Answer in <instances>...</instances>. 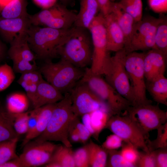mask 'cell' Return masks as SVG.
<instances>
[{
  "label": "cell",
  "instance_id": "obj_1",
  "mask_svg": "<svg viewBox=\"0 0 167 167\" xmlns=\"http://www.w3.org/2000/svg\"><path fill=\"white\" fill-rule=\"evenodd\" d=\"M72 27L68 29H58L31 24L27 31V39L36 58L45 62L60 57V50Z\"/></svg>",
  "mask_w": 167,
  "mask_h": 167
},
{
  "label": "cell",
  "instance_id": "obj_2",
  "mask_svg": "<svg viewBox=\"0 0 167 167\" xmlns=\"http://www.w3.org/2000/svg\"><path fill=\"white\" fill-rule=\"evenodd\" d=\"M75 116L72 110L70 92L66 93L61 100L55 104L46 129L35 140L39 142L58 141L66 146L72 147L69 135Z\"/></svg>",
  "mask_w": 167,
  "mask_h": 167
},
{
  "label": "cell",
  "instance_id": "obj_3",
  "mask_svg": "<svg viewBox=\"0 0 167 167\" xmlns=\"http://www.w3.org/2000/svg\"><path fill=\"white\" fill-rule=\"evenodd\" d=\"M92 53V38L89 30L74 26L59 54L61 58L83 69L91 64Z\"/></svg>",
  "mask_w": 167,
  "mask_h": 167
},
{
  "label": "cell",
  "instance_id": "obj_4",
  "mask_svg": "<svg viewBox=\"0 0 167 167\" xmlns=\"http://www.w3.org/2000/svg\"><path fill=\"white\" fill-rule=\"evenodd\" d=\"M39 70L44 79L63 95L70 92L80 80L84 71L61 58L56 62L45 61Z\"/></svg>",
  "mask_w": 167,
  "mask_h": 167
},
{
  "label": "cell",
  "instance_id": "obj_5",
  "mask_svg": "<svg viewBox=\"0 0 167 167\" xmlns=\"http://www.w3.org/2000/svg\"><path fill=\"white\" fill-rule=\"evenodd\" d=\"M86 84L97 96L105 101L113 115L121 114L131 106V103L121 95L101 75L93 73L90 67L84 69L79 81Z\"/></svg>",
  "mask_w": 167,
  "mask_h": 167
},
{
  "label": "cell",
  "instance_id": "obj_6",
  "mask_svg": "<svg viewBox=\"0 0 167 167\" xmlns=\"http://www.w3.org/2000/svg\"><path fill=\"white\" fill-rule=\"evenodd\" d=\"M88 30L92 43V53L91 67L94 74L103 75L111 56L108 50L104 17L100 12L95 17Z\"/></svg>",
  "mask_w": 167,
  "mask_h": 167
},
{
  "label": "cell",
  "instance_id": "obj_7",
  "mask_svg": "<svg viewBox=\"0 0 167 167\" xmlns=\"http://www.w3.org/2000/svg\"><path fill=\"white\" fill-rule=\"evenodd\" d=\"M126 53L124 48L111 56L103 75L105 80L133 106L135 99L124 62Z\"/></svg>",
  "mask_w": 167,
  "mask_h": 167
},
{
  "label": "cell",
  "instance_id": "obj_8",
  "mask_svg": "<svg viewBox=\"0 0 167 167\" xmlns=\"http://www.w3.org/2000/svg\"><path fill=\"white\" fill-rule=\"evenodd\" d=\"M144 55V52H126L124 58L125 66L135 99L134 105L152 103L146 96L143 64Z\"/></svg>",
  "mask_w": 167,
  "mask_h": 167
},
{
  "label": "cell",
  "instance_id": "obj_9",
  "mask_svg": "<svg viewBox=\"0 0 167 167\" xmlns=\"http://www.w3.org/2000/svg\"><path fill=\"white\" fill-rule=\"evenodd\" d=\"M127 114L143 134L147 140L149 132L157 129L167 121V112L161 109L158 105L152 103L131 106Z\"/></svg>",
  "mask_w": 167,
  "mask_h": 167
},
{
  "label": "cell",
  "instance_id": "obj_10",
  "mask_svg": "<svg viewBox=\"0 0 167 167\" xmlns=\"http://www.w3.org/2000/svg\"><path fill=\"white\" fill-rule=\"evenodd\" d=\"M105 128L119 136L124 142L131 143L143 151L149 152L146 143V138L127 115H112Z\"/></svg>",
  "mask_w": 167,
  "mask_h": 167
},
{
  "label": "cell",
  "instance_id": "obj_11",
  "mask_svg": "<svg viewBox=\"0 0 167 167\" xmlns=\"http://www.w3.org/2000/svg\"><path fill=\"white\" fill-rule=\"evenodd\" d=\"M70 92L72 110L76 117H82L98 109L108 111L112 113L107 103L84 83L79 81Z\"/></svg>",
  "mask_w": 167,
  "mask_h": 167
},
{
  "label": "cell",
  "instance_id": "obj_12",
  "mask_svg": "<svg viewBox=\"0 0 167 167\" xmlns=\"http://www.w3.org/2000/svg\"><path fill=\"white\" fill-rule=\"evenodd\" d=\"M58 145L49 141H29L19 156L23 167L44 165L49 161Z\"/></svg>",
  "mask_w": 167,
  "mask_h": 167
},
{
  "label": "cell",
  "instance_id": "obj_13",
  "mask_svg": "<svg viewBox=\"0 0 167 167\" xmlns=\"http://www.w3.org/2000/svg\"><path fill=\"white\" fill-rule=\"evenodd\" d=\"M31 25L28 16L12 19H0V34L4 40L10 44L26 36Z\"/></svg>",
  "mask_w": 167,
  "mask_h": 167
},
{
  "label": "cell",
  "instance_id": "obj_14",
  "mask_svg": "<svg viewBox=\"0 0 167 167\" xmlns=\"http://www.w3.org/2000/svg\"><path fill=\"white\" fill-rule=\"evenodd\" d=\"M167 56L156 49L144 51L143 64L145 81L164 75Z\"/></svg>",
  "mask_w": 167,
  "mask_h": 167
},
{
  "label": "cell",
  "instance_id": "obj_15",
  "mask_svg": "<svg viewBox=\"0 0 167 167\" xmlns=\"http://www.w3.org/2000/svg\"><path fill=\"white\" fill-rule=\"evenodd\" d=\"M104 17L108 50L116 52L123 49L124 36L113 14L110 13Z\"/></svg>",
  "mask_w": 167,
  "mask_h": 167
},
{
  "label": "cell",
  "instance_id": "obj_16",
  "mask_svg": "<svg viewBox=\"0 0 167 167\" xmlns=\"http://www.w3.org/2000/svg\"><path fill=\"white\" fill-rule=\"evenodd\" d=\"M165 16L161 15L156 18L152 16L142 18L134 25L129 43L125 49L127 52L129 48L138 41L147 36L163 20Z\"/></svg>",
  "mask_w": 167,
  "mask_h": 167
},
{
  "label": "cell",
  "instance_id": "obj_17",
  "mask_svg": "<svg viewBox=\"0 0 167 167\" xmlns=\"http://www.w3.org/2000/svg\"><path fill=\"white\" fill-rule=\"evenodd\" d=\"M64 95L44 78L37 85L36 101L34 108L56 103L61 100Z\"/></svg>",
  "mask_w": 167,
  "mask_h": 167
},
{
  "label": "cell",
  "instance_id": "obj_18",
  "mask_svg": "<svg viewBox=\"0 0 167 167\" xmlns=\"http://www.w3.org/2000/svg\"><path fill=\"white\" fill-rule=\"evenodd\" d=\"M99 11L96 0H80V9L76 14L74 26L88 29Z\"/></svg>",
  "mask_w": 167,
  "mask_h": 167
},
{
  "label": "cell",
  "instance_id": "obj_19",
  "mask_svg": "<svg viewBox=\"0 0 167 167\" xmlns=\"http://www.w3.org/2000/svg\"><path fill=\"white\" fill-rule=\"evenodd\" d=\"M110 13H112L124 36V48L128 46L135 23L133 17L122 10L117 2H112Z\"/></svg>",
  "mask_w": 167,
  "mask_h": 167
},
{
  "label": "cell",
  "instance_id": "obj_20",
  "mask_svg": "<svg viewBox=\"0 0 167 167\" xmlns=\"http://www.w3.org/2000/svg\"><path fill=\"white\" fill-rule=\"evenodd\" d=\"M146 90L158 104L167 105V79L164 75L145 81Z\"/></svg>",
  "mask_w": 167,
  "mask_h": 167
},
{
  "label": "cell",
  "instance_id": "obj_21",
  "mask_svg": "<svg viewBox=\"0 0 167 167\" xmlns=\"http://www.w3.org/2000/svg\"><path fill=\"white\" fill-rule=\"evenodd\" d=\"M55 104H48L41 107L38 119L35 128L30 133L26 135L22 143V146L39 136L45 131L51 116Z\"/></svg>",
  "mask_w": 167,
  "mask_h": 167
},
{
  "label": "cell",
  "instance_id": "obj_22",
  "mask_svg": "<svg viewBox=\"0 0 167 167\" xmlns=\"http://www.w3.org/2000/svg\"><path fill=\"white\" fill-rule=\"evenodd\" d=\"M15 113L0 107V143L19 138L14 127Z\"/></svg>",
  "mask_w": 167,
  "mask_h": 167
},
{
  "label": "cell",
  "instance_id": "obj_23",
  "mask_svg": "<svg viewBox=\"0 0 167 167\" xmlns=\"http://www.w3.org/2000/svg\"><path fill=\"white\" fill-rule=\"evenodd\" d=\"M26 36L10 44L8 54L10 58L17 57L31 62H35L36 58L29 46Z\"/></svg>",
  "mask_w": 167,
  "mask_h": 167
},
{
  "label": "cell",
  "instance_id": "obj_24",
  "mask_svg": "<svg viewBox=\"0 0 167 167\" xmlns=\"http://www.w3.org/2000/svg\"><path fill=\"white\" fill-rule=\"evenodd\" d=\"M27 3L25 0H13L0 7V19H12L27 17Z\"/></svg>",
  "mask_w": 167,
  "mask_h": 167
},
{
  "label": "cell",
  "instance_id": "obj_25",
  "mask_svg": "<svg viewBox=\"0 0 167 167\" xmlns=\"http://www.w3.org/2000/svg\"><path fill=\"white\" fill-rule=\"evenodd\" d=\"M77 14L66 7L45 26L58 29H68L74 25Z\"/></svg>",
  "mask_w": 167,
  "mask_h": 167
},
{
  "label": "cell",
  "instance_id": "obj_26",
  "mask_svg": "<svg viewBox=\"0 0 167 167\" xmlns=\"http://www.w3.org/2000/svg\"><path fill=\"white\" fill-rule=\"evenodd\" d=\"M66 6L56 3L52 7L43 10L33 15H29L28 18L31 25L44 26L56 15L62 11Z\"/></svg>",
  "mask_w": 167,
  "mask_h": 167
},
{
  "label": "cell",
  "instance_id": "obj_27",
  "mask_svg": "<svg viewBox=\"0 0 167 167\" xmlns=\"http://www.w3.org/2000/svg\"><path fill=\"white\" fill-rule=\"evenodd\" d=\"M29 100L26 94L23 93H11L6 98L5 109L8 112L13 113L26 112L29 107Z\"/></svg>",
  "mask_w": 167,
  "mask_h": 167
},
{
  "label": "cell",
  "instance_id": "obj_28",
  "mask_svg": "<svg viewBox=\"0 0 167 167\" xmlns=\"http://www.w3.org/2000/svg\"><path fill=\"white\" fill-rule=\"evenodd\" d=\"M87 144L89 152L90 167H106L108 151L92 140Z\"/></svg>",
  "mask_w": 167,
  "mask_h": 167
},
{
  "label": "cell",
  "instance_id": "obj_29",
  "mask_svg": "<svg viewBox=\"0 0 167 167\" xmlns=\"http://www.w3.org/2000/svg\"><path fill=\"white\" fill-rule=\"evenodd\" d=\"M50 162L57 163L60 167H75L74 151L71 147L58 144L49 162Z\"/></svg>",
  "mask_w": 167,
  "mask_h": 167
},
{
  "label": "cell",
  "instance_id": "obj_30",
  "mask_svg": "<svg viewBox=\"0 0 167 167\" xmlns=\"http://www.w3.org/2000/svg\"><path fill=\"white\" fill-rule=\"evenodd\" d=\"M90 120L94 135L93 137L98 140L99 135L102 130L105 128L107 123L112 114L109 111L98 109L91 113Z\"/></svg>",
  "mask_w": 167,
  "mask_h": 167
},
{
  "label": "cell",
  "instance_id": "obj_31",
  "mask_svg": "<svg viewBox=\"0 0 167 167\" xmlns=\"http://www.w3.org/2000/svg\"><path fill=\"white\" fill-rule=\"evenodd\" d=\"M117 3L122 10L133 17L135 22L141 20L143 15L142 0H120Z\"/></svg>",
  "mask_w": 167,
  "mask_h": 167
},
{
  "label": "cell",
  "instance_id": "obj_32",
  "mask_svg": "<svg viewBox=\"0 0 167 167\" xmlns=\"http://www.w3.org/2000/svg\"><path fill=\"white\" fill-rule=\"evenodd\" d=\"M19 138L0 143V166L5 162L18 157L16 148Z\"/></svg>",
  "mask_w": 167,
  "mask_h": 167
},
{
  "label": "cell",
  "instance_id": "obj_33",
  "mask_svg": "<svg viewBox=\"0 0 167 167\" xmlns=\"http://www.w3.org/2000/svg\"><path fill=\"white\" fill-rule=\"evenodd\" d=\"M155 44L156 49L167 55V20L165 16L157 27Z\"/></svg>",
  "mask_w": 167,
  "mask_h": 167
},
{
  "label": "cell",
  "instance_id": "obj_34",
  "mask_svg": "<svg viewBox=\"0 0 167 167\" xmlns=\"http://www.w3.org/2000/svg\"><path fill=\"white\" fill-rule=\"evenodd\" d=\"M156 130L157 135L156 139L152 141L148 139L147 140L146 143L149 151L167 148V122Z\"/></svg>",
  "mask_w": 167,
  "mask_h": 167
},
{
  "label": "cell",
  "instance_id": "obj_35",
  "mask_svg": "<svg viewBox=\"0 0 167 167\" xmlns=\"http://www.w3.org/2000/svg\"><path fill=\"white\" fill-rule=\"evenodd\" d=\"M15 78L12 68L6 63L0 66V92L7 88Z\"/></svg>",
  "mask_w": 167,
  "mask_h": 167
},
{
  "label": "cell",
  "instance_id": "obj_36",
  "mask_svg": "<svg viewBox=\"0 0 167 167\" xmlns=\"http://www.w3.org/2000/svg\"><path fill=\"white\" fill-rule=\"evenodd\" d=\"M138 149L132 144L123 142L120 151L122 156L126 161L137 167L136 164L140 154Z\"/></svg>",
  "mask_w": 167,
  "mask_h": 167
},
{
  "label": "cell",
  "instance_id": "obj_37",
  "mask_svg": "<svg viewBox=\"0 0 167 167\" xmlns=\"http://www.w3.org/2000/svg\"><path fill=\"white\" fill-rule=\"evenodd\" d=\"M10 59L13 62L12 68L15 73L22 74L39 70L36 62H31L17 57H13Z\"/></svg>",
  "mask_w": 167,
  "mask_h": 167
},
{
  "label": "cell",
  "instance_id": "obj_38",
  "mask_svg": "<svg viewBox=\"0 0 167 167\" xmlns=\"http://www.w3.org/2000/svg\"><path fill=\"white\" fill-rule=\"evenodd\" d=\"M108 153L106 166L109 167H135L126 161L122 156L120 150L107 151Z\"/></svg>",
  "mask_w": 167,
  "mask_h": 167
},
{
  "label": "cell",
  "instance_id": "obj_39",
  "mask_svg": "<svg viewBox=\"0 0 167 167\" xmlns=\"http://www.w3.org/2000/svg\"><path fill=\"white\" fill-rule=\"evenodd\" d=\"M75 167H90L89 152L87 144L74 151Z\"/></svg>",
  "mask_w": 167,
  "mask_h": 167
},
{
  "label": "cell",
  "instance_id": "obj_40",
  "mask_svg": "<svg viewBox=\"0 0 167 167\" xmlns=\"http://www.w3.org/2000/svg\"><path fill=\"white\" fill-rule=\"evenodd\" d=\"M29 112L15 113L14 127L17 133L20 135L26 134L28 131V121Z\"/></svg>",
  "mask_w": 167,
  "mask_h": 167
},
{
  "label": "cell",
  "instance_id": "obj_41",
  "mask_svg": "<svg viewBox=\"0 0 167 167\" xmlns=\"http://www.w3.org/2000/svg\"><path fill=\"white\" fill-rule=\"evenodd\" d=\"M71 125L77 130L80 138V142L85 144L92 136L89 130L79 119V117L75 116Z\"/></svg>",
  "mask_w": 167,
  "mask_h": 167
},
{
  "label": "cell",
  "instance_id": "obj_42",
  "mask_svg": "<svg viewBox=\"0 0 167 167\" xmlns=\"http://www.w3.org/2000/svg\"><path fill=\"white\" fill-rule=\"evenodd\" d=\"M136 166L139 167H156L154 151L148 152L143 151L140 152L139 156Z\"/></svg>",
  "mask_w": 167,
  "mask_h": 167
},
{
  "label": "cell",
  "instance_id": "obj_43",
  "mask_svg": "<svg viewBox=\"0 0 167 167\" xmlns=\"http://www.w3.org/2000/svg\"><path fill=\"white\" fill-rule=\"evenodd\" d=\"M123 142L119 136L113 133L107 136L101 146L107 151L118 150L121 148Z\"/></svg>",
  "mask_w": 167,
  "mask_h": 167
},
{
  "label": "cell",
  "instance_id": "obj_44",
  "mask_svg": "<svg viewBox=\"0 0 167 167\" xmlns=\"http://www.w3.org/2000/svg\"><path fill=\"white\" fill-rule=\"evenodd\" d=\"M41 73L38 70L27 72L21 74L17 81H21L27 83L38 84L43 79Z\"/></svg>",
  "mask_w": 167,
  "mask_h": 167
},
{
  "label": "cell",
  "instance_id": "obj_45",
  "mask_svg": "<svg viewBox=\"0 0 167 167\" xmlns=\"http://www.w3.org/2000/svg\"><path fill=\"white\" fill-rule=\"evenodd\" d=\"M154 151L156 167H167V148H159Z\"/></svg>",
  "mask_w": 167,
  "mask_h": 167
},
{
  "label": "cell",
  "instance_id": "obj_46",
  "mask_svg": "<svg viewBox=\"0 0 167 167\" xmlns=\"http://www.w3.org/2000/svg\"><path fill=\"white\" fill-rule=\"evenodd\" d=\"M41 107L35 108L33 110L29 112L28 121V131L26 135H28L32 131L36 124Z\"/></svg>",
  "mask_w": 167,
  "mask_h": 167
},
{
  "label": "cell",
  "instance_id": "obj_47",
  "mask_svg": "<svg viewBox=\"0 0 167 167\" xmlns=\"http://www.w3.org/2000/svg\"><path fill=\"white\" fill-rule=\"evenodd\" d=\"M150 8L158 13H165L167 11V0H148Z\"/></svg>",
  "mask_w": 167,
  "mask_h": 167
},
{
  "label": "cell",
  "instance_id": "obj_48",
  "mask_svg": "<svg viewBox=\"0 0 167 167\" xmlns=\"http://www.w3.org/2000/svg\"><path fill=\"white\" fill-rule=\"evenodd\" d=\"M99 6L100 11L105 16L110 13L112 2L110 0H96Z\"/></svg>",
  "mask_w": 167,
  "mask_h": 167
},
{
  "label": "cell",
  "instance_id": "obj_49",
  "mask_svg": "<svg viewBox=\"0 0 167 167\" xmlns=\"http://www.w3.org/2000/svg\"><path fill=\"white\" fill-rule=\"evenodd\" d=\"M35 4L43 9L50 8L54 5L57 0H32Z\"/></svg>",
  "mask_w": 167,
  "mask_h": 167
},
{
  "label": "cell",
  "instance_id": "obj_50",
  "mask_svg": "<svg viewBox=\"0 0 167 167\" xmlns=\"http://www.w3.org/2000/svg\"><path fill=\"white\" fill-rule=\"evenodd\" d=\"M0 167H23V166L18 156L5 162Z\"/></svg>",
  "mask_w": 167,
  "mask_h": 167
},
{
  "label": "cell",
  "instance_id": "obj_51",
  "mask_svg": "<svg viewBox=\"0 0 167 167\" xmlns=\"http://www.w3.org/2000/svg\"><path fill=\"white\" fill-rule=\"evenodd\" d=\"M81 117L82 123L90 131L92 136H93L94 132L91 125L90 113L85 114Z\"/></svg>",
  "mask_w": 167,
  "mask_h": 167
},
{
  "label": "cell",
  "instance_id": "obj_52",
  "mask_svg": "<svg viewBox=\"0 0 167 167\" xmlns=\"http://www.w3.org/2000/svg\"><path fill=\"white\" fill-rule=\"evenodd\" d=\"M69 136L71 142L75 143L80 142V138L78 132L71 124L69 130Z\"/></svg>",
  "mask_w": 167,
  "mask_h": 167
},
{
  "label": "cell",
  "instance_id": "obj_53",
  "mask_svg": "<svg viewBox=\"0 0 167 167\" xmlns=\"http://www.w3.org/2000/svg\"><path fill=\"white\" fill-rule=\"evenodd\" d=\"M6 53V47L0 40V62L4 58Z\"/></svg>",
  "mask_w": 167,
  "mask_h": 167
},
{
  "label": "cell",
  "instance_id": "obj_54",
  "mask_svg": "<svg viewBox=\"0 0 167 167\" xmlns=\"http://www.w3.org/2000/svg\"><path fill=\"white\" fill-rule=\"evenodd\" d=\"M13 0H0V7L5 6Z\"/></svg>",
  "mask_w": 167,
  "mask_h": 167
},
{
  "label": "cell",
  "instance_id": "obj_55",
  "mask_svg": "<svg viewBox=\"0 0 167 167\" xmlns=\"http://www.w3.org/2000/svg\"><path fill=\"white\" fill-rule=\"evenodd\" d=\"M61 1L65 6L68 4L70 2V0H61Z\"/></svg>",
  "mask_w": 167,
  "mask_h": 167
},
{
  "label": "cell",
  "instance_id": "obj_56",
  "mask_svg": "<svg viewBox=\"0 0 167 167\" xmlns=\"http://www.w3.org/2000/svg\"><path fill=\"white\" fill-rule=\"evenodd\" d=\"M112 2H114L115 0H110Z\"/></svg>",
  "mask_w": 167,
  "mask_h": 167
},
{
  "label": "cell",
  "instance_id": "obj_57",
  "mask_svg": "<svg viewBox=\"0 0 167 167\" xmlns=\"http://www.w3.org/2000/svg\"><path fill=\"white\" fill-rule=\"evenodd\" d=\"M1 102L0 101V107L1 106Z\"/></svg>",
  "mask_w": 167,
  "mask_h": 167
}]
</instances>
